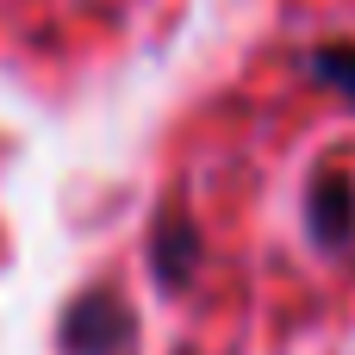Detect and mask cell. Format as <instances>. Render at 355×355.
<instances>
[{"mask_svg":"<svg viewBox=\"0 0 355 355\" xmlns=\"http://www.w3.org/2000/svg\"><path fill=\"white\" fill-rule=\"evenodd\" d=\"M312 237L324 250H343L355 237V187L343 175H318V187H312Z\"/></svg>","mask_w":355,"mask_h":355,"instance_id":"cell-1","label":"cell"},{"mask_svg":"<svg viewBox=\"0 0 355 355\" xmlns=\"http://www.w3.org/2000/svg\"><path fill=\"white\" fill-rule=\"evenodd\" d=\"M312 69H318V81L343 87V94L355 100V44H331V50H318V56H312Z\"/></svg>","mask_w":355,"mask_h":355,"instance_id":"cell-3","label":"cell"},{"mask_svg":"<svg viewBox=\"0 0 355 355\" xmlns=\"http://www.w3.org/2000/svg\"><path fill=\"white\" fill-rule=\"evenodd\" d=\"M119 337H125V318H119L112 300H87V306H75V318H69V349L106 355Z\"/></svg>","mask_w":355,"mask_h":355,"instance_id":"cell-2","label":"cell"}]
</instances>
